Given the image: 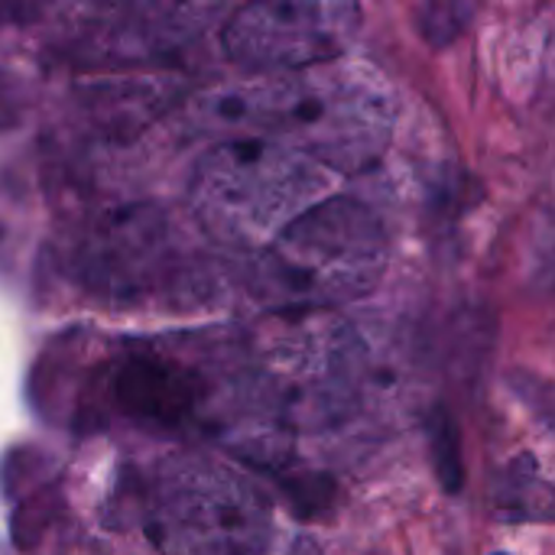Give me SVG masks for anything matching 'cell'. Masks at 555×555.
Returning a JSON list of instances; mask_svg holds the SVG:
<instances>
[{
  "label": "cell",
  "instance_id": "obj_5",
  "mask_svg": "<svg viewBox=\"0 0 555 555\" xmlns=\"http://www.w3.org/2000/svg\"><path fill=\"white\" fill-rule=\"evenodd\" d=\"M354 0H250L221 29L224 55L247 75H286L345 55Z\"/></svg>",
  "mask_w": 555,
  "mask_h": 555
},
{
  "label": "cell",
  "instance_id": "obj_6",
  "mask_svg": "<svg viewBox=\"0 0 555 555\" xmlns=\"http://www.w3.org/2000/svg\"><path fill=\"white\" fill-rule=\"evenodd\" d=\"M114 406L140 426L192 429L205 413L202 374L166 351H130L111 371Z\"/></svg>",
  "mask_w": 555,
  "mask_h": 555
},
{
  "label": "cell",
  "instance_id": "obj_7",
  "mask_svg": "<svg viewBox=\"0 0 555 555\" xmlns=\"http://www.w3.org/2000/svg\"><path fill=\"white\" fill-rule=\"evenodd\" d=\"M218 10L221 0H120L101 29V49L120 59L176 52L198 39Z\"/></svg>",
  "mask_w": 555,
  "mask_h": 555
},
{
  "label": "cell",
  "instance_id": "obj_8",
  "mask_svg": "<svg viewBox=\"0 0 555 555\" xmlns=\"http://www.w3.org/2000/svg\"><path fill=\"white\" fill-rule=\"evenodd\" d=\"M494 555H504V553H494Z\"/></svg>",
  "mask_w": 555,
  "mask_h": 555
},
{
  "label": "cell",
  "instance_id": "obj_1",
  "mask_svg": "<svg viewBox=\"0 0 555 555\" xmlns=\"http://www.w3.org/2000/svg\"><path fill=\"white\" fill-rule=\"evenodd\" d=\"M189 117L218 140H273L328 172H361L390 143L393 94L371 65L338 55L302 72L208 88Z\"/></svg>",
  "mask_w": 555,
  "mask_h": 555
},
{
  "label": "cell",
  "instance_id": "obj_4",
  "mask_svg": "<svg viewBox=\"0 0 555 555\" xmlns=\"http://www.w3.org/2000/svg\"><path fill=\"white\" fill-rule=\"evenodd\" d=\"M390 260L380 215L345 195H325L260 247V286L299 309L367 296Z\"/></svg>",
  "mask_w": 555,
  "mask_h": 555
},
{
  "label": "cell",
  "instance_id": "obj_3",
  "mask_svg": "<svg viewBox=\"0 0 555 555\" xmlns=\"http://www.w3.org/2000/svg\"><path fill=\"white\" fill-rule=\"evenodd\" d=\"M140 527L159 555H267L273 514L263 491L241 472L176 455L146 472Z\"/></svg>",
  "mask_w": 555,
  "mask_h": 555
},
{
  "label": "cell",
  "instance_id": "obj_2",
  "mask_svg": "<svg viewBox=\"0 0 555 555\" xmlns=\"http://www.w3.org/2000/svg\"><path fill=\"white\" fill-rule=\"evenodd\" d=\"M332 176L273 140H218L192 169L189 208L211 241L260 250L332 192Z\"/></svg>",
  "mask_w": 555,
  "mask_h": 555
}]
</instances>
